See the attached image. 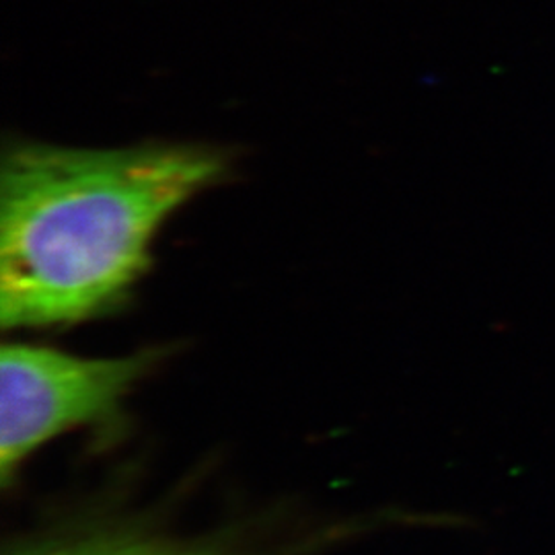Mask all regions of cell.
I'll return each mask as SVG.
<instances>
[{
	"instance_id": "cell-1",
	"label": "cell",
	"mask_w": 555,
	"mask_h": 555,
	"mask_svg": "<svg viewBox=\"0 0 555 555\" xmlns=\"http://www.w3.org/2000/svg\"><path fill=\"white\" fill-rule=\"evenodd\" d=\"M227 171L204 146L21 142L0 169V323L62 327L118 309L179 206Z\"/></svg>"
},
{
	"instance_id": "cell-2",
	"label": "cell",
	"mask_w": 555,
	"mask_h": 555,
	"mask_svg": "<svg viewBox=\"0 0 555 555\" xmlns=\"http://www.w3.org/2000/svg\"><path fill=\"white\" fill-rule=\"evenodd\" d=\"M263 527V516H235L181 529L159 502L75 498L38 516L2 555H323L344 531L297 525L286 516L270 531Z\"/></svg>"
},
{
	"instance_id": "cell-3",
	"label": "cell",
	"mask_w": 555,
	"mask_h": 555,
	"mask_svg": "<svg viewBox=\"0 0 555 555\" xmlns=\"http://www.w3.org/2000/svg\"><path fill=\"white\" fill-rule=\"evenodd\" d=\"M159 350L80 358L27 344L0 352V481L11 486L43 444L118 420L121 403L159 362Z\"/></svg>"
}]
</instances>
